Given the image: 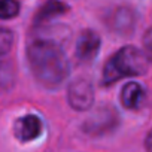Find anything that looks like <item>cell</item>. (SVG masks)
I'll list each match as a JSON object with an SVG mask.
<instances>
[{
  "label": "cell",
  "instance_id": "12",
  "mask_svg": "<svg viewBox=\"0 0 152 152\" xmlns=\"http://www.w3.org/2000/svg\"><path fill=\"white\" fill-rule=\"evenodd\" d=\"M14 45V33L8 28L0 27V55H6Z\"/></svg>",
  "mask_w": 152,
  "mask_h": 152
},
{
  "label": "cell",
  "instance_id": "2",
  "mask_svg": "<svg viewBox=\"0 0 152 152\" xmlns=\"http://www.w3.org/2000/svg\"><path fill=\"white\" fill-rule=\"evenodd\" d=\"M148 67H149V60L142 49L133 45L122 46L104 64L102 84L112 85L124 78L142 76L148 72Z\"/></svg>",
  "mask_w": 152,
  "mask_h": 152
},
{
  "label": "cell",
  "instance_id": "5",
  "mask_svg": "<svg viewBox=\"0 0 152 152\" xmlns=\"http://www.w3.org/2000/svg\"><path fill=\"white\" fill-rule=\"evenodd\" d=\"M42 131H43L42 119L33 113L20 116L14 122V136L23 143H27V142L37 139L42 134Z\"/></svg>",
  "mask_w": 152,
  "mask_h": 152
},
{
  "label": "cell",
  "instance_id": "9",
  "mask_svg": "<svg viewBox=\"0 0 152 152\" xmlns=\"http://www.w3.org/2000/svg\"><path fill=\"white\" fill-rule=\"evenodd\" d=\"M110 27L118 31V33H127L133 28L134 26V15L133 11L127 9V8H118L116 11H113L110 21H109Z\"/></svg>",
  "mask_w": 152,
  "mask_h": 152
},
{
  "label": "cell",
  "instance_id": "11",
  "mask_svg": "<svg viewBox=\"0 0 152 152\" xmlns=\"http://www.w3.org/2000/svg\"><path fill=\"white\" fill-rule=\"evenodd\" d=\"M18 0H0V20H12L20 14Z\"/></svg>",
  "mask_w": 152,
  "mask_h": 152
},
{
  "label": "cell",
  "instance_id": "6",
  "mask_svg": "<svg viewBox=\"0 0 152 152\" xmlns=\"http://www.w3.org/2000/svg\"><path fill=\"white\" fill-rule=\"evenodd\" d=\"M116 116L112 110L109 109H102L99 112H96L94 115H91L85 125H84V130L90 134H99V133H104L106 130H109L113 122H115Z\"/></svg>",
  "mask_w": 152,
  "mask_h": 152
},
{
  "label": "cell",
  "instance_id": "4",
  "mask_svg": "<svg viewBox=\"0 0 152 152\" xmlns=\"http://www.w3.org/2000/svg\"><path fill=\"white\" fill-rule=\"evenodd\" d=\"M102 40L99 34L93 30H84L76 42L75 48V55L79 63H91L100 51Z\"/></svg>",
  "mask_w": 152,
  "mask_h": 152
},
{
  "label": "cell",
  "instance_id": "10",
  "mask_svg": "<svg viewBox=\"0 0 152 152\" xmlns=\"http://www.w3.org/2000/svg\"><path fill=\"white\" fill-rule=\"evenodd\" d=\"M15 66L9 58L0 55V93L12 88L15 82Z\"/></svg>",
  "mask_w": 152,
  "mask_h": 152
},
{
  "label": "cell",
  "instance_id": "3",
  "mask_svg": "<svg viewBox=\"0 0 152 152\" xmlns=\"http://www.w3.org/2000/svg\"><path fill=\"white\" fill-rule=\"evenodd\" d=\"M67 102L75 110H88L94 103V88L85 78L73 79L67 88Z\"/></svg>",
  "mask_w": 152,
  "mask_h": 152
},
{
  "label": "cell",
  "instance_id": "8",
  "mask_svg": "<svg viewBox=\"0 0 152 152\" xmlns=\"http://www.w3.org/2000/svg\"><path fill=\"white\" fill-rule=\"evenodd\" d=\"M69 11V6L63 3L61 0H48V2L37 11L34 23L36 24H43L52 18H57L60 15H64Z\"/></svg>",
  "mask_w": 152,
  "mask_h": 152
},
{
  "label": "cell",
  "instance_id": "1",
  "mask_svg": "<svg viewBox=\"0 0 152 152\" xmlns=\"http://www.w3.org/2000/svg\"><path fill=\"white\" fill-rule=\"evenodd\" d=\"M27 63L34 79L45 88H58L70 73L63 48L52 39H36L27 46Z\"/></svg>",
  "mask_w": 152,
  "mask_h": 152
},
{
  "label": "cell",
  "instance_id": "7",
  "mask_svg": "<svg viewBox=\"0 0 152 152\" xmlns=\"http://www.w3.org/2000/svg\"><path fill=\"white\" fill-rule=\"evenodd\" d=\"M145 100V88L137 82H128L121 90V103L125 109H137Z\"/></svg>",
  "mask_w": 152,
  "mask_h": 152
},
{
  "label": "cell",
  "instance_id": "14",
  "mask_svg": "<svg viewBox=\"0 0 152 152\" xmlns=\"http://www.w3.org/2000/svg\"><path fill=\"white\" fill-rule=\"evenodd\" d=\"M145 148H146V152H152V130L148 133L145 139Z\"/></svg>",
  "mask_w": 152,
  "mask_h": 152
},
{
  "label": "cell",
  "instance_id": "13",
  "mask_svg": "<svg viewBox=\"0 0 152 152\" xmlns=\"http://www.w3.org/2000/svg\"><path fill=\"white\" fill-rule=\"evenodd\" d=\"M143 46H145V54L148 57V60L152 63V28H149L145 36H143Z\"/></svg>",
  "mask_w": 152,
  "mask_h": 152
}]
</instances>
